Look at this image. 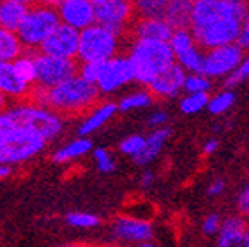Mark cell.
I'll list each match as a JSON object with an SVG mask.
<instances>
[{
	"label": "cell",
	"mask_w": 249,
	"mask_h": 247,
	"mask_svg": "<svg viewBox=\"0 0 249 247\" xmlns=\"http://www.w3.org/2000/svg\"><path fill=\"white\" fill-rule=\"evenodd\" d=\"M66 118L31 101L14 102L0 112V164L35 159L64 131Z\"/></svg>",
	"instance_id": "6da1fadb"
},
{
	"label": "cell",
	"mask_w": 249,
	"mask_h": 247,
	"mask_svg": "<svg viewBox=\"0 0 249 247\" xmlns=\"http://www.w3.org/2000/svg\"><path fill=\"white\" fill-rule=\"evenodd\" d=\"M248 14L249 7H237L223 0H196L189 30L202 51L239 43Z\"/></svg>",
	"instance_id": "7a4b0ae2"
},
{
	"label": "cell",
	"mask_w": 249,
	"mask_h": 247,
	"mask_svg": "<svg viewBox=\"0 0 249 247\" xmlns=\"http://www.w3.org/2000/svg\"><path fill=\"white\" fill-rule=\"evenodd\" d=\"M101 92L97 87L83 80L80 74H74L70 80L62 81L54 88H38L33 87L30 101L35 104L52 109L62 118L85 116L87 112L99 104Z\"/></svg>",
	"instance_id": "3957f363"
},
{
	"label": "cell",
	"mask_w": 249,
	"mask_h": 247,
	"mask_svg": "<svg viewBox=\"0 0 249 247\" xmlns=\"http://www.w3.org/2000/svg\"><path fill=\"white\" fill-rule=\"evenodd\" d=\"M126 57L132 62L135 81L147 88L156 78L175 64L170 42L130 38Z\"/></svg>",
	"instance_id": "277c9868"
},
{
	"label": "cell",
	"mask_w": 249,
	"mask_h": 247,
	"mask_svg": "<svg viewBox=\"0 0 249 247\" xmlns=\"http://www.w3.org/2000/svg\"><path fill=\"white\" fill-rule=\"evenodd\" d=\"M123 35L109 30L102 24H92L80 31L78 62H106L120 55Z\"/></svg>",
	"instance_id": "5b68a950"
},
{
	"label": "cell",
	"mask_w": 249,
	"mask_h": 247,
	"mask_svg": "<svg viewBox=\"0 0 249 247\" xmlns=\"http://www.w3.org/2000/svg\"><path fill=\"white\" fill-rule=\"evenodd\" d=\"M59 24L61 19H59L57 9L35 4L28 11L23 24L18 30V35L26 51H40L47 38L57 30Z\"/></svg>",
	"instance_id": "8992f818"
},
{
	"label": "cell",
	"mask_w": 249,
	"mask_h": 247,
	"mask_svg": "<svg viewBox=\"0 0 249 247\" xmlns=\"http://www.w3.org/2000/svg\"><path fill=\"white\" fill-rule=\"evenodd\" d=\"M92 5L97 24H102L120 35L130 33V28L137 19L133 0H92Z\"/></svg>",
	"instance_id": "52a82bcc"
},
{
	"label": "cell",
	"mask_w": 249,
	"mask_h": 247,
	"mask_svg": "<svg viewBox=\"0 0 249 247\" xmlns=\"http://www.w3.org/2000/svg\"><path fill=\"white\" fill-rule=\"evenodd\" d=\"M36 59V83L38 88H54L62 81L70 80L78 74L80 62L74 59H62L47 55L42 52H35Z\"/></svg>",
	"instance_id": "ba28073f"
},
{
	"label": "cell",
	"mask_w": 249,
	"mask_h": 247,
	"mask_svg": "<svg viewBox=\"0 0 249 247\" xmlns=\"http://www.w3.org/2000/svg\"><path fill=\"white\" fill-rule=\"evenodd\" d=\"M246 51L239 43H230V45L216 47L211 51L204 52V64H202V73L211 80L216 78H229L233 71H237L244 59Z\"/></svg>",
	"instance_id": "9c48e42d"
},
{
	"label": "cell",
	"mask_w": 249,
	"mask_h": 247,
	"mask_svg": "<svg viewBox=\"0 0 249 247\" xmlns=\"http://www.w3.org/2000/svg\"><path fill=\"white\" fill-rule=\"evenodd\" d=\"M170 47L175 55V62L185 70V73H202L206 51H202L201 45L196 42L189 28L173 31L170 38Z\"/></svg>",
	"instance_id": "30bf717a"
},
{
	"label": "cell",
	"mask_w": 249,
	"mask_h": 247,
	"mask_svg": "<svg viewBox=\"0 0 249 247\" xmlns=\"http://www.w3.org/2000/svg\"><path fill=\"white\" fill-rule=\"evenodd\" d=\"M135 81V73H133L132 62L126 55H116L102 62L101 76L97 81V90L101 95H113L120 90L126 88Z\"/></svg>",
	"instance_id": "8fae6325"
},
{
	"label": "cell",
	"mask_w": 249,
	"mask_h": 247,
	"mask_svg": "<svg viewBox=\"0 0 249 247\" xmlns=\"http://www.w3.org/2000/svg\"><path fill=\"white\" fill-rule=\"evenodd\" d=\"M113 237L124 244H142L151 242L154 235L152 223L144 218L135 216V214H121L116 216L111 225Z\"/></svg>",
	"instance_id": "7c38bea8"
},
{
	"label": "cell",
	"mask_w": 249,
	"mask_h": 247,
	"mask_svg": "<svg viewBox=\"0 0 249 247\" xmlns=\"http://www.w3.org/2000/svg\"><path fill=\"white\" fill-rule=\"evenodd\" d=\"M78 51H80V31L61 23L57 30L47 38V42L43 43L38 52L54 55V57L78 61Z\"/></svg>",
	"instance_id": "4fadbf2b"
},
{
	"label": "cell",
	"mask_w": 249,
	"mask_h": 247,
	"mask_svg": "<svg viewBox=\"0 0 249 247\" xmlns=\"http://www.w3.org/2000/svg\"><path fill=\"white\" fill-rule=\"evenodd\" d=\"M59 19L62 24L83 31L95 24V11L92 0H64L57 7Z\"/></svg>",
	"instance_id": "5bb4252c"
},
{
	"label": "cell",
	"mask_w": 249,
	"mask_h": 247,
	"mask_svg": "<svg viewBox=\"0 0 249 247\" xmlns=\"http://www.w3.org/2000/svg\"><path fill=\"white\" fill-rule=\"evenodd\" d=\"M0 92L9 101L23 102L30 101L33 87L19 76L14 62H0Z\"/></svg>",
	"instance_id": "9a60e30c"
},
{
	"label": "cell",
	"mask_w": 249,
	"mask_h": 247,
	"mask_svg": "<svg viewBox=\"0 0 249 247\" xmlns=\"http://www.w3.org/2000/svg\"><path fill=\"white\" fill-rule=\"evenodd\" d=\"M185 78V70L180 68L175 62L170 70H166L164 73H161L160 76L156 78L147 88L154 95V99H173V97H177L183 90Z\"/></svg>",
	"instance_id": "2e32d148"
},
{
	"label": "cell",
	"mask_w": 249,
	"mask_h": 247,
	"mask_svg": "<svg viewBox=\"0 0 249 247\" xmlns=\"http://www.w3.org/2000/svg\"><path fill=\"white\" fill-rule=\"evenodd\" d=\"M173 28L164 18H137L130 28V38L156 40V42H170Z\"/></svg>",
	"instance_id": "e0dca14e"
},
{
	"label": "cell",
	"mask_w": 249,
	"mask_h": 247,
	"mask_svg": "<svg viewBox=\"0 0 249 247\" xmlns=\"http://www.w3.org/2000/svg\"><path fill=\"white\" fill-rule=\"evenodd\" d=\"M118 104L113 101H102L97 106H93L78 124V137H90L101 128H104L109 121L116 116Z\"/></svg>",
	"instance_id": "ac0fdd59"
},
{
	"label": "cell",
	"mask_w": 249,
	"mask_h": 247,
	"mask_svg": "<svg viewBox=\"0 0 249 247\" xmlns=\"http://www.w3.org/2000/svg\"><path fill=\"white\" fill-rule=\"evenodd\" d=\"M248 227V220L241 214L223 220L222 232L218 233L216 239V247H249Z\"/></svg>",
	"instance_id": "d6986e66"
},
{
	"label": "cell",
	"mask_w": 249,
	"mask_h": 247,
	"mask_svg": "<svg viewBox=\"0 0 249 247\" xmlns=\"http://www.w3.org/2000/svg\"><path fill=\"white\" fill-rule=\"evenodd\" d=\"M171 137V128H158V130H151L149 135H145V143L144 149L132 159L137 166H147L151 162H154L160 158L161 151L164 149L166 142Z\"/></svg>",
	"instance_id": "ffe728a7"
},
{
	"label": "cell",
	"mask_w": 249,
	"mask_h": 247,
	"mask_svg": "<svg viewBox=\"0 0 249 247\" xmlns=\"http://www.w3.org/2000/svg\"><path fill=\"white\" fill-rule=\"evenodd\" d=\"M92 151V140L89 137H76V139L59 145L52 152V161L57 162V164H70V162L83 158V156H87Z\"/></svg>",
	"instance_id": "44dd1931"
},
{
	"label": "cell",
	"mask_w": 249,
	"mask_h": 247,
	"mask_svg": "<svg viewBox=\"0 0 249 247\" xmlns=\"http://www.w3.org/2000/svg\"><path fill=\"white\" fill-rule=\"evenodd\" d=\"M196 0H170L164 11V19L173 30L189 28Z\"/></svg>",
	"instance_id": "7402d4cb"
},
{
	"label": "cell",
	"mask_w": 249,
	"mask_h": 247,
	"mask_svg": "<svg viewBox=\"0 0 249 247\" xmlns=\"http://www.w3.org/2000/svg\"><path fill=\"white\" fill-rule=\"evenodd\" d=\"M30 7L31 5H24V4H19V2L4 0L2 5H0V28L18 33V30H19L21 24H23Z\"/></svg>",
	"instance_id": "603a6c76"
},
{
	"label": "cell",
	"mask_w": 249,
	"mask_h": 247,
	"mask_svg": "<svg viewBox=\"0 0 249 247\" xmlns=\"http://www.w3.org/2000/svg\"><path fill=\"white\" fill-rule=\"evenodd\" d=\"M154 95L149 92V88H137L132 92L124 93L120 97L118 104V112H133V111H142L147 109L154 104Z\"/></svg>",
	"instance_id": "cb8c5ba5"
},
{
	"label": "cell",
	"mask_w": 249,
	"mask_h": 247,
	"mask_svg": "<svg viewBox=\"0 0 249 247\" xmlns=\"http://www.w3.org/2000/svg\"><path fill=\"white\" fill-rule=\"evenodd\" d=\"M26 52L19 35L0 28V62H14Z\"/></svg>",
	"instance_id": "d4e9b609"
},
{
	"label": "cell",
	"mask_w": 249,
	"mask_h": 247,
	"mask_svg": "<svg viewBox=\"0 0 249 247\" xmlns=\"http://www.w3.org/2000/svg\"><path fill=\"white\" fill-rule=\"evenodd\" d=\"M14 66L19 76L23 78L26 83H30L31 87H35L36 83V59H35V52L26 51L19 59H16Z\"/></svg>",
	"instance_id": "484cf974"
},
{
	"label": "cell",
	"mask_w": 249,
	"mask_h": 247,
	"mask_svg": "<svg viewBox=\"0 0 249 247\" xmlns=\"http://www.w3.org/2000/svg\"><path fill=\"white\" fill-rule=\"evenodd\" d=\"M210 99V93H185V97H182V101H180V111L187 116L199 114L204 109H208Z\"/></svg>",
	"instance_id": "4316f807"
},
{
	"label": "cell",
	"mask_w": 249,
	"mask_h": 247,
	"mask_svg": "<svg viewBox=\"0 0 249 247\" xmlns=\"http://www.w3.org/2000/svg\"><path fill=\"white\" fill-rule=\"evenodd\" d=\"M235 104V93L230 88L222 90V92L211 95L210 104H208V111L213 114V116H222L225 112H229L230 109Z\"/></svg>",
	"instance_id": "83f0119b"
},
{
	"label": "cell",
	"mask_w": 249,
	"mask_h": 247,
	"mask_svg": "<svg viewBox=\"0 0 249 247\" xmlns=\"http://www.w3.org/2000/svg\"><path fill=\"white\" fill-rule=\"evenodd\" d=\"M66 223L78 230H89V228L97 227L101 223V218L87 211H73L66 214Z\"/></svg>",
	"instance_id": "f1b7e54d"
},
{
	"label": "cell",
	"mask_w": 249,
	"mask_h": 247,
	"mask_svg": "<svg viewBox=\"0 0 249 247\" xmlns=\"http://www.w3.org/2000/svg\"><path fill=\"white\" fill-rule=\"evenodd\" d=\"M211 78L204 73H187L183 92L185 93H210Z\"/></svg>",
	"instance_id": "f546056e"
},
{
	"label": "cell",
	"mask_w": 249,
	"mask_h": 247,
	"mask_svg": "<svg viewBox=\"0 0 249 247\" xmlns=\"http://www.w3.org/2000/svg\"><path fill=\"white\" fill-rule=\"evenodd\" d=\"M92 159L93 164L101 173H113L116 168V159H114L113 152L106 149V147H95L92 151Z\"/></svg>",
	"instance_id": "4dcf8cb0"
},
{
	"label": "cell",
	"mask_w": 249,
	"mask_h": 247,
	"mask_svg": "<svg viewBox=\"0 0 249 247\" xmlns=\"http://www.w3.org/2000/svg\"><path fill=\"white\" fill-rule=\"evenodd\" d=\"M144 143H145V135L132 133V135L124 137V139L118 143V151L123 156H128L130 159H133L142 149H144Z\"/></svg>",
	"instance_id": "1f68e13d"
},
{
	"label": "cell",
	"mask_w": 249,
	"mask_h": 247,
	"mask_svg": "<svg viewBox=\"0 0 249 247\" xmlns=\"http://www.w3.org/2000/svg\"><path fill=\"white\" fill-rule=\"evenodd\" d=\"M101 70H102L101 62H80L78 74H80L85 81L92 83V85H97L99 76H101Z\"/></svg>",
	"instance_id": "d6a6232c"
},
{
	"label": "cell",
	"mask_w": 249,
	"mask_h": 247,
	"mask_svg": "<svg viewBox=\"0 0 249 247\" xmlns=\"http://www.w3.org/2000/svg\"><path fill=\"white\" fill-rule=\"evenodd\" d=\"M248 78H249V51L244 54V59H242L237 71H233V73L227 78L225 85L229 87V88H232V87H235V85H241L242 81L248 80Z\"/></svg>",
	"instance_id": "836d02e7"
},
{
	"label": "cell",
	"mask_w": 249,
	"mask_h": 247,
	"mask_svg": "<svg viewBox=\"0 0 249 247\" xmlns=\"http://www.w3.org/2000/svg\"><path fill=\"white\" fill-rule=\"evenodd\" d=\"M222 227H223V218L218 214V212H211L208 214L204 220H202V233L204 235H218V233L222 232Z\"/></svg>",
	"instance_id": "e575fe53"
},
{
	"label": "cell",
	"mask_w": 249,
	"mask_h": 247,
	"mask_svg": "<svg viewBox=\"0 0 249 247\" xmlns=\"http://www.w3.org/2000/svg\"><path fill=\"white\" fill-rule=\"evenodd\" d=\"M168 120H170V116H168L166 111H163V109H154L145 121H147V126L151 128V130H158V128L166 126Z\"/></svg>",
	"instance_id": "d590c367"
},
{
	"label": "cell",
	"mask_w": 249,
	"mask_h": 247,
	"mask_svg": "<svg viewBox=\"0 0 249 247\" xmlns=\"http://www.w3.org/2000/svg\"><path fill=\"white\" fill-rule=\"evenodd\" d=\"M237 209L239 214L246 220H249V187H246L237 197Z\"/></svg>",
	"instance_id": "8d00e7d4"
},
{
	"label": "cell",
	"mask_w": 249,
	"mask_h": 247,
	"mask_svg": "<svg viewBox=\"0 0 249 247\" xmlns=\"http://www.w3.org/2000/svg\"><path fill=\"white\" fill-rule=\"evenodd\" d=\"M239 45H241L244 51H249V14L246 16L244 23H242L241 36H239Z\"/></svg>",
	"instance_id": "74e56055"
},
{
	"label": "cell",
	"mask_w": 249,
	"mask_h": 247,
	"mask_svg": "<svg viewBox=\"0 0 249 247\" xmlns=\"http://www.w3.org/2000/svg\"><path fill=\"white\" fill-rule=\"evenodd\" d=\"M223 190H225V182H223L222 178H216V180H213V182L210 183L206 194L210 197H216V195H220V194H223Z\"/></svg>",
	"instance_id": "f35d334b"
},
{
	"label": "cell",
	"mask_w": 249,
	"mask_h": 247,
	"mask_svg": "<svg viewBox=\"0 0 249 247\" xmlns=\"http://www.w3.org/2000/svg\"><path fill=\"white\" fill-rule=\"evenodd\" d=\"M218 147H220V142H218V139L206 140V142L202 143V154H204V156H213L214 152L218 151Z\"/></svg>",
	"instance_id": "ab89813d"
},
{
	"label": "cell",
	"mask_w": 249,
	"mask_h": 247,
	"mask_svg": "<svg viewBox=\"0 0 249 247\" xmlns=\"http://www.w3.org/2000/svg\"><path fill=\"white\" fill-rule=\"evenodd\" d=\"M154 178H156L154 171L145 170L144 173L140 175V187H142V189H151V185L154 183Z\"/></svg>",
	"instance_id": "60d3db41"
},
{
	"label": "cell",
	"mask_w": 249,
	"mask_h": 247,
	"mask_svg": "<svg viewBox=\"0 0 249 247\" xmlns=\"http://www.w3.org/2000/svg\"><path fill=\"white\" fill-rule=\"evenodd\" d=\"M12 175V166L9 164H0V180H7Z\"/></svg>",
	"instance_id": "b9f144b4"
},
{
	"label": "cell",
	"mask_w": 249,
	"mask_h": 247,
	"mask_svg": "<svg viewBox=\"0 0 249 247\" xmlns=\"http://www.w3.org/2000/svg\"><path fill=\"white\" fill-rule=\"evenodd\" d=\"M62 2H64V0H36V4L47 5V7H52V9H57Z\"/></svg>",
	"instance_id": "7bdbcfd3"
},
{
	"label": "cell",
	"mask_w": 249,
	"mask_h": 247,
	"mask_svg": "<svg viewBox=\"0 0 249 247\" xmlns=\"http://www.w3.org/2000/svg\"><path fill=\"white\" fill-rule=\"evenodd\" d=\"M227 4H232V5H237V7H249L248 0H223Z\"/></svg>",
	"instance_id": "ee69618b"
},
{
	"label": "cell",
	"mask_w": 249,
	"mask_h": 247,
	"mask_svg": "<svg viewBox=\"0 0 249 247\" xmlns=\"http://www.w3.org/2000/svg\"><path fill=\"white\" fill-rule=\"evenodd\" d=\"M9 107V99L4 95V93L0 92V112L2 111H5V109Z\"/></svg>",
	"instance_id": "f6af8a7d"
},
{
	"label": "cell",
	"mask_w": 249,
	"mask_h": 247,
	"mask_svg": "<svg viewBox=\"0 0 249 247\" xmlns=\"http://www.w3.org/2000/svg\"><path fill=\"white\" fill-rule=\"evenodd\" d=\"M11 2H19V4H24V5H35L36 0H11Z\"/></svg>",
	"instance_id": "bcb514c9"
},
{
	"label": "cell",
	"mask_w": 249,
	"mask_h": 247,
	"mask_svg": "<svg viewBox=\"0 0 249 247\" xmlns=\"http://www.w3.org/2000/svg\"><path fill=\"white\" fill-rule=\"evenodd\" d=\"M59 247H89L85 244H64V246H59Z\"/></svg>",
	"instance_id": "7dc6e473"
},
{
	"label": "cell",
	"mask_w": 249,
	"mask_h": 247,
	"mask_svg": "<svg viewBox=\"0 0 249 247\" xmlns=\"http://www.w3.org/2000/svg\"><path fill=\"white\" fill-rule=\"evenodd\" d=\"M139 247H160V246H158V244H154L151 240V242H145V244H142V246H139Z\"/></svg>",
	"instance_id": "c3c4849f"
},
{
	"label": "cell",
	"mask_w": 249,
	"mask_h": 247,
	"mask_svg": "<svg viewBox=\"0 0 249 247\" xmlns=\"http://www.w3.org/2000/svg\"><path fill=\"white\" fill-rule=\"evenodd\" d=\"M161 2H164V4H168V2H170V0H161Z\"/></svg>",
	"instance_id": "681fc988"
},
{
	"label": "cell",
	"mask_w": 249,
	"mask_h": 247,
	"mask_svg": "<svg viewBox=\"0 0 249 247\" xmlns=\"http://www.w3.org/2000/svg\"><path fill=\"white\" fill-rule=\"evenodd\" d=\"M101 247H114V246H109V244H107V246H101Z\"/></svg>",
	"instance_id": "f907efd6"
},
{
	"label": "cell",
	"mask_w": 249,
	"mask_h": 247,
	"mask_svg": "<svg viewBox=\"0 0 249 247\" xmlns=\"http://www.w3.org/2000/svg\"><path fill=\"white\" fill-rule=\"evenodd\" d=\"M2 2H4V0H0V5H2Z\"/></svg>",
	"instance_id": "816d5d0a"
},
{
	"label": "cell",
	"mask_w": 249,
	"mask_h": 247,
	"mask_svg": "<svg viewBox=\"0 0 249 247\" xmlns=\"http://www.w3.org/2000/svg\"><path fill=\"white\" fill-rule=\"evenodd\" d=\"M248 230H249V227H248Z\"/></svg>",
	"instance_id": "f5cc1de1"
}]
</instances>
